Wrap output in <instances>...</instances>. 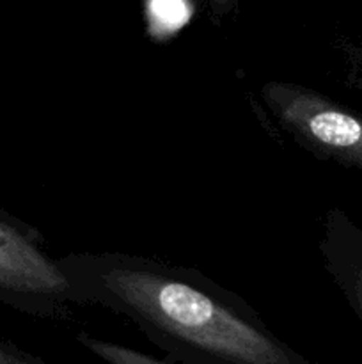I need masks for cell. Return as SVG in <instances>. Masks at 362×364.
<instances>
[{
	"label": "cell",
	"mask_w": 362,
	"mask_h": 364,
	"mask_svg": "<svg viewBox=\"0 0 362 364\" xmlns=\"http://www.w3.org/2000/svg\"><path fill=\"white\" fill-rule=\"evenodd\" d=\"M327 272L362 322V231L339 210L327 213L319 242Z\"/></svg>",
	"instance_id": "cell-4"
},
{
	"label": "cell",
	"mask_w": 362,
	"mask_h": 364,
	"mask_svg": "<svg viewBox=\"0 0 362 364\" xmlns=\"http://www.w3.org/2000/svg\"><path fill=\"white\" fill-rule=\"evenodd\" d=\"M0 364H45V363L39 361L38 358H32V355L23 354V352L16 350V348L0 343Z\"/></svg>",
	"instance_id": "cell-6"
},
{
	"label": "cell",
	"mask_w": 362,
	"mask_h": 364,
	"mask_svg": "<svg viewBox=\"0 0 362 364\" xmlns=\"http://www.w3.org/2000/svg\"><path fill=\"white\" fill-rule=\"evenodd\" d=\"M0 294L46 318H67L73 306L57 259L43 251L35 235L4 217H0Z\"/></svg>",
	"instance_id": "cell-3"
},
{
	"label": "cell",
	"mask_w": 362,
	"mask_h": 364,
	"mask_svg": "<svg viewBox=\"0 0 362 364\" xmlns=\"http://www.w3.org/2000/svg\"><path fill=\"white\" fill-rule=\"evenodd\" d=\"M77 340L85 350H89L92 355H96L106 364H176L169 358H155V355L144 354V352H138L135 348L126 347V345L116 343V341L99 340V338L91 336L87 333H78Z\"/></svg>",
	"instance_id": "cell-5"
},
{
	"label": "cell",
	"mask_w": 362,
	"mask_h": 364,
	"mask_svg": "<svg viewBox=\"0 0 362 364\" xmlns=\"http://www.w3.org/2000/svg\"><path fill=\"white\" fill-rule=\"evenodd\" d=\"M57 263L73 304L124 316L176 364H312L195 269L126 252H73Z\"/></svg>",
	"instance_id": "cell-1"
},
{
	"label": "cell",
	"mask_w": 362,
	"mask_h": 364,
	"mask_svg": "<svg viewBox=\"0 0 362 364\" xmlns=\"http://www.w3.org/2000/svg\"><path fill=\"white\" fill-rule=\"evenodd\" d=\"M261 100L298 146L319 159L362 167L361 116L314 89L291 82H266L261 87Z\"/></svg>",
	"instance_id": "cell-2"
}]
</instances>
